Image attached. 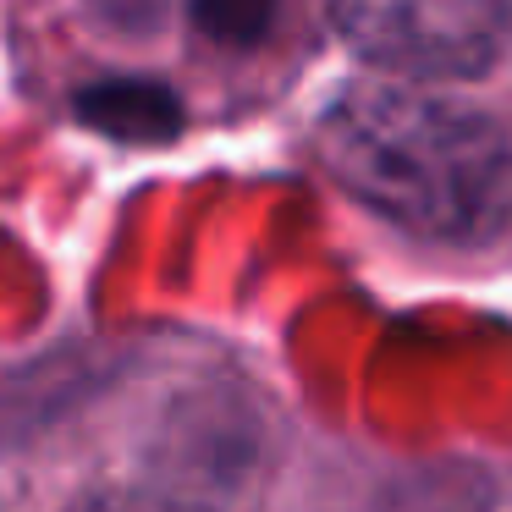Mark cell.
I'll list each match as a JSON object with an SVG mask.
<instances>
[{"label":"cell","instance_id":"6da1fadb","mask_svg":"<svg viewBox=\"0 0 512 512\" xmlns=\"http://www.w3.org/2000/svg\"><path fill=\"white\" fill-rule=\"evenodd\" d=\"M320 166L430 243H485L512 221V144L485 111L358 83L320 111Z\"/></svg>","mask_w":512,"mask_h":512},{"label":"cell","instance_id":"7a4b0ae2","mask_svg":"<svg viewBox=\"0 0 512 512\" xmlns=\"http://www.w3.org/2000/svg\"><path fill=\"white\" fill-rule=\"evenodd\" d=\"M358 61L413 78H474L512 50V0H331Z\"/></svg>","mask_w":512,"mask_h":512},{"label":"cell","instance_id":"3957f363","mask_svg":"<svg viewBox=\"0 0 512 512\" xmlns=\"http://www.w3.org/2000/svg\"><path fill=\"white\" fill-rule=\"evenodd\" d=\"M78 111L116 138H166L177 127V100L160 83H100L78 100Z\"/></svg>","mask_w":512,"mask_h":512},{"label":"cell","instance_id":"277c9868","mask_svg":"<svg viewBox=\"0 0 512 512\" xmlns=\"http://www.w3.org/2000/svg\"><path fill=\"white\" fill-rule=\"evenodd\" d=\"M281 0H193V23L204 39L226 50H248L276 28Z\"/></svg>","mask_w":512,"mask_h":512},{"label":"cell","instance_id":"5b68a950","mask_svg":"<svg viewBox=\"0 0 512 512\" xmlns=\"http://www.w3.org/2000/svg\"><path fill=\"white\" fill-rule=\"evenodd\" d=\"M116 512H144V507H116ZM149 512H155V507H149Z\"/></svg>","mask_w":512,"mask_h":512}]
</instances>
